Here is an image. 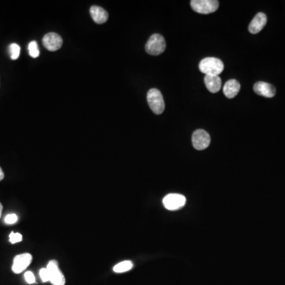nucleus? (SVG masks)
<instances>
[{"label": "nucleus", "instance_id": "obj_8", "mask_svg": "<svg viewBox=\"0 0 285 285\" xmlns=\"http://www.w3.org/2000/svg\"><path fill=\"white\" fill-rule=\"evenodd\" d=\"M32 259H33V257L31 254H28V253L17 255L14 258V262H13L12 271L16 274H21V272H23L30 265Z\"/></svg>", "mask_w": 285, "mask_h": 285}, {"label": "nucleus", "instance_id": "obj_22", "mask_svg": "<svg viewBox=\"0 0 285 285\" xmlns=\"http://www.w3.org/2000/svg\"><path fill=\"white\" fill-rule=\"evenodd\" d=\"M4 179V173L2 171V168L0 167V182Z\"/></svg>", "mask_w": 285, "mask_h": 285}, {"label": "nucleus", "instance_id": "obj_18", "mask_svg": "<svg viewBox=\"0 0 285 285\" xmlns=\"http://www.w3.org/2000/svg\"><path fill=\"white\" fill-rule=\"evenodd\" d=\"M22 240V235L19 233L11 232L10 235V242L12 244L19 243Z\"/></svg>", "mask_w": 285, "mask_h": 285}, {"label": "nucleus", "instance_id": "obj_4", "mask_svg": "<svg viewBox=\"0 0 285 285\" xmlns=\"http://www.w3.org/2000/svg\"><path fill=\"white\" fill-rule=\"evenodd\" d=\"M190 5L196 13L208 14L217 10L219 2L217 0H192Z\"/></svg>", "mask_w": 285, "mask_h": 285}, {"label": "nucleus", "instance_id": "obj_11", "mask_svg": "<svg viewBox=\"0 0 285 285\" xmlns=\"http://www.w3.org/2000/svg\"><path fill=\"white\" fill-rule=\"evenodd\" d=\"M266 23H267V17L264 13L260 12L256 14L249 25V31L253 34H256L262 31Z\"/></svg>", "mask_w": 285, "mask_h": 285}, {"label": "nucleus", "instance_id": "obj_9", "mask_svg": "<svg viewBox=\"0 0 285 285\" xmlns=\"http://www.w3.org/2000/svg\"><path fill=\"white\" fill-rule=\"evenodd\" d=\"M43 45L48 50L51 52L59 50L62 47L63 39L59 34L55 33H49L43 37Z\"/></svg>", "mask_w": 285, "mask_h": 285}, {"label": "nucleus", "instance_id": "obj_16", "mask_svg": "<svg viewBox=\"0 0 285 285\" xmlns=\"http://www.w3.org/2000/svg\"><path fill=\"white\" fill-rule=\"evenodd\" d=\"M28 49H29L30 57H33V58H37L39 57L40 51H39L38 45H37V43L36 41H31L29 43Z\"/></svg>", "mask_w": 285, "mask_h": 285}, {"label": "nucleus", "instance_id": "obj_7", "mask_svg": "<svg viewBox=\"0 0 285 285\" xmlns=\"http://www.w3.org/2000/svg\"><path fill=\"white\" fill-rule=\"evenodd\" d=\"M47 270H49L50 275V282L53 285H65V278L64 274L59 269L58 262L57 261L52 260L49 262Z\"/></svg>", "mask_w": 285, "mask_h": 285}, {"label": "nucleus", "instance_id": "obj_6", "mask_svg": "<svg viewBox=\"0 0 285 285\" xmlns=\"http://www.w3.org/2000/svg\"><path fill=\"white\" fill-rule=\"evenodd\" d=\"M192 145L198 151L206 149L210 145L211 138L209 134L203 129H197L192 134Z\"/></svg>", "mask_w": 285, "mask_h": 285}, {"label": "nucleus", "instance_id": "obj_2", "mask_svg": "<svg viewBox=\"0 0 285 285\" xmlns=\"http://www.w3.org/2000/svg\"><path fill=\"white\" fill-rule=\"evenodd\" d=\"M165 38L159 33H155L148 39L145 45V50L148 54L159 56L166 50Z\"/></svg>", "mask_w": 285, "mask_h": 285}, {"label": "nucleus", "instance_id": "obj_23", "mask_svg": "<svg viewBox=\"0 0 285 285\" xmlns=\"http://www.w3.org/2000/svg\"><path fill=\"white\" fill-rule=\"evenodd\" d=\"M2 205L1 203H0V218H1V215H2Z\"/></svg>", "mask_w": 285, "mask_h": 285}, {"label": "nucleus", "instance_id": "obj_5", "mask_svg": "<svg viewBox=\"0 0 285 285\" xmlns=\"http://www.w3.org/2000/svg\"><path fill=\"white\" fill-rule=\"evenodd\" d=\"M163 202L167 209L175 211L184 207L187 198L181 194L171 193L163 198Z\"/></svg>", "mask_w": 285, "mask_h": 285}, {"label": "nucleus", "instance_id": "obj_17", "mask_svg": "<svg viewBox=\"0 0 285 285\" xmlns=\"http://www.w3.org/2000/svg\"><path fill=\"white\" fill-rule=\"evenodd\" d=\"M20 46L15 43L10 45V58L13 60H17L20 56Z\"/></svg>", "mask_w": 285, "mask_h": 285}, {"label": "nucleus", "instance_id": "obj_13", "mask_svg": "<svg viewBox=\"0 0 285 285\" xmlns=\"http://www.w3.org/2000/svg\"><path fill=\"white\" fill-rule=\"evenodd\" d=\"M241 85L236 80H230L223 86V92L227 98H234L240 91Z\"/></svg>", "mask_w": 285, "mask_h": 285}, {"label": "nucleus", "instance_id": "obj_14", "mask_svg": "<svg viewBox=\"0 0 285 285\" xmlns=\"http://www.w3.org/2000/svg\"><path fill=\"white\" fill-rule=\"evenodd\" d=\"M204 84L211 93H217L221 88V79L219 76H205Z\"/></svg>", "mask_w": 285, "mask_h": 285}, {"label": "nucleus", "instance_id": "obj_12", "mask_svg": "<svg viewBox=\"0 0 285 285\" xmlns=\"http://www.w3.org/2000/svg\"><path fill=\"white\" fill-rule=\"evenodd\" d=\"M90 13L92 19L97 24L105 23L109 18L108 12L101 6H92L90 9Z\"/></svg>", "mask_w": 285, "mask_h": 285}, {"label": "nucleus", "instance_id": "obj_19", "mask_svg": "<svg viewBox=\"0 0 285 285\" xmlns=\"http://www.w3.org/2000/svg\"><path fill=\"white\" fill-rule=\"evenodd\" d=\"M40 277L43 282H50V275H49V270L46 269H41L40 270Z\"/></svg>", "mask_w": 285, "mask_h": 285}, {"label": "nucleus", "instance_id": "obj_21", "mask_svg": "<svg viewBox=\"0 0 285 285\" xmlns=\"http://www.w3.org/2000/svg\"><path fill=\"white\" fill-rule=\"evenodd\" d=\"M25 281L28 284H34L35 283V277L33 275V273L30 271H28L25 273Z\"/></svg>", "mask_w": 285, "mask_h": 285}, {"label": "nucleus", "instance_id": "obj_3", "mask_svg": "<svg viewBox=\"0 0 285 285\" xmlns=\"http://www.w3.org/2000/svg\"><path fill=\"white\" fill-rule=\"evenodd\" d=\"M148 105L150 108L153 111L155 114H161L163 111L165 110V102L163 99V95L159 90L153 89L150 90L147 95Z\"/></svg>", "mask_w": 285, "mask_h": 285}, {"label": "nucleus", "instance_id": "obj_15", "mask_svg": "<svg viewBox=\"0 0 285 285\" xmlns=\"http://www.w3.org/2000/svg\"><path fill=\"white\" fill-rule=\"evenodd\" d=\"M133 267V264L130 261H124V262H120L118 264L113 267V271L117 274H121L124 272H128L132 270Z\"/></svg>", "mask_w": 285, "mask_h": 285}, {"label": "nucleus", "instance_id": "obj_20", "mask_svg": "<svg viewBox=\"0 0 285 285\" xmlns=\"http://www.w3.org/2000/svg\"><path fill=\"white\" fill-rule=\"evenodd\" d=\"M4 221L6 224H14V223L18 221V215H16V214H9L5 217Z\"/></svg>", "mask_w": 285, "mask_h": 285}, {"label": "nucleus", "instance_id": "obj_10", "mask_svg": "<svg viewBox=\"0 0 285 285\" xmlns=\"http://www.w3.org/2000/svg\"><path fill=\"white\" fill-rule=\"evenodd\" d=\"M254 91L257 95L268 98L274 97L276 95V88L266 82H258L254 84Z\"/></svg>", "mask_w": 285, "mask_h": 285}, {"label": "nucleus", "instance_id": "obj_1", "mask_svg": "<svg viewBox=\"0 0 285 285\" xmlns=\"http://www.w3.org/2000/svg\"><path fill=\"white\" fill-rule=\"evenodd\" d=\"M199 69L205 76H219L224 69V64L219 59L207 57L200 61Z\"/></svg>", "mask_w": 285, "mask_h": 285}]
</instances>
